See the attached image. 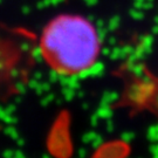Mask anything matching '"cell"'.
I'll use <instances>...</instances> for the list:
<instances>
[{"label": "cell", "mask_w": 158, "mask_h": 158, "mask_svg": "<svg viewBox=\"0 0 158 158\" xmlns=\"http://www.w3.org/2000/svg\"><path fill=\"white\" fill-rule=\"evenodd\" d=\"M41 55L57 74L73 76L89 70L101 53V39L94 25L76 14H61L45 27Z\"/></svg>", "instance_id": "obj_1"}]
</instances>
